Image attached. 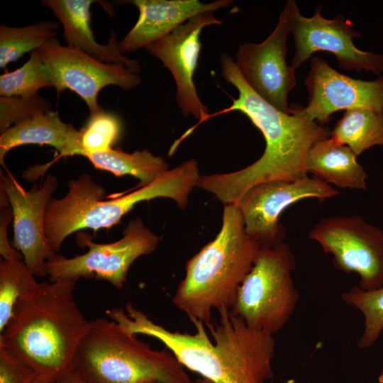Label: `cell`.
I'll return each mask as SVG.
<instances>
[{"instance_id": "24", "label": "cell", "mask_w": 383, "mask_h": 383, "mask_svg": "<svg viewBox=\"0 0 383 383\" xmlns=\"http://www.w3.org/2000/svg\"><path fill=\"white\" fill-rule=\"evenodd\" d=\"M37 282L23 260L0 262V332L13 318L16 306Z\"/></svg>"}, {"instance_id": "1", "label": "cell", "mask_w": 383, "mask_h": 383, "mask_svg": "<svg viewBox=\"0 0 383 383\" xmlns=\"http://www.w3.org/2000/svg\"><path fill=\"white\" fill-rule=\"evenodd\" d=\"M217 322L192 321L194 334L171 331L150 320L131 304L107 316L131 334L162 342L189 370L214 383H267L274 377L273 335L249 327L232 309L221 308Z\"/></svg>"}, {"instance_id": "17", "label": "cell", "mask_w": 383, "mask_h": 383, "mask_svg": "<svg viewBox=\"0 0 383 383\" xmlns=\"http://www.w3.org/2000/svg\"><path fill=\"white\" fill-rule=\"evenodd\" d=\"M127 2L139 11L137 22L119 43L124 55L145 48L194 16L204 12L228 7L231 0H217L210 3L199 0H132Z\"/></svg>"}, {"instance_id": "34", "label": "cell", "mask_w": 383, "mask_h": 383, "mask_svg": "<svg viewBox=\"0 0 383 383\" xmlns=\"http://www.w3.org/2000/svg\"><path fill=\"white\" fill-rule=\"evenodd\" d=\"M379 383H383V370L380 374V375L379 376Z\"/></svg>"}, {"instance_id": "12", "label": "cell", "mask_w": 383, "mask_h": 383, "mask_svg": "<svg viewBox=\"0 0 383 383\" xmlns=\"http://www.w3.org/2000/svg\"><path fill=\"white\" fill-rule=\"evenodd\" d=\"M48 67L53 87L57 91L70 89L87 104L89 113L103 110L98 104L99 91L106 86L123 89L141 83L138 74L122 64L106 63L71 45H62L56 38L38 49Z\"/></svg>"}, {"instance_id": "15", "label": "cell", "mask_w": 383, "mask_h": 383, "mask_svg": "<svg viewBox=\"0 0 383 383\" xmlns=\"http://www.w3.org/2000/svg\"><path fill=\"white\" fill-rule=\"evenodd\" d=\"M0 187L6 192L13 213V247L35 276L47 277L45 263L53 260L55 252L46 238L45 215L57 180L48 174L43 184L24 189L9 171L0 174Z\"/></svg>"}, {"instance_id": "21", "label": "cell", "mask_w": 383, "mask_h": 383, "mask_svg": "<svg viewBox=\"0 0 383 383\" xmlns=\"http://www.w3.org/2000/svg\"><path fill=\"white\" fill-rule=\"evenodd\" d=\"M98 170L116 176L131 175L140 180V187L149 184L167 172L169 165L161 157L147 149L128 153L119 148L106 152L90 153L84 156Z\"/></svg>"}, {"instance_id": "14", "label": "cell", "mask_w": 383, "mask_h": 383, "mask_svg": "<svg viewBox=\"0 0 383 383\" xmlns=\"http://www.w3.org/2000/svg\"><path fill=\"white\" fill-rule=\"evenodd\" d=\"M305 84L308 105L292 104V115L324 125L330 122L333 113L341 110L383 113V77L374 81L353 79L333 69L323 58L313 56Z\"/></svg>"}, {"instance_id": "6", "label": "cell", "mask_w": 383, "mask_h": 383, "mask_svg": "<svg viewBox=\"0 0 383 383\" xmlns=\"http://www.w3.org/2000/svg\"><path fill=\"white\" fill-rule=\"evenodd\" d=\"M72 368L84 383H193L167 348L152 349L104 318L89 321Z\"/></svg>"}, {"instance_id": "32", "label": "cell", "mask_w": 383, "mask_h": 383, "mask_svg": "<svg viewBox=\"0 0 383 383\" xmlns=\"http://www.w3.org/2000/svg\"><path fill=\"white\" fill-rule=\"evenodd\" d=\"M33 383H55V382L38 376L36 379L33 382Z\"/></svg>"}, {"instance_id": "5", "label": "cell", "mask_w": 383, "mask_h": 383, "mask_svg": "<svg viewBox=\"0 0 383 383\" xmlns=\"http://www.w3.org/2000/svg\"><path fill=\"white\" fill-rule=\"evenodd\" d=\"M198 162L187 160L169 170L152 183L126 195L103 201L105 189L83 174L68 182L65 196L49 202L45 215V232L52 249L57 252L72 233L89 228L97 231L117 225L123 216L143 201L170 198L184 209L189 195L200 177Z\"/></svg>"}, {"instance_id": "31", "label": "cell", "mask_w": 383, "mask_h": 383, "mask_svg": "<svg viewBox=\"0 0 383 383\" xmlns=\"http://www.w3.org/2000/svg\"><path fill=\"white\" fill-rule=\"evenodd\" d=\"M55 383H84L78 373L72 368L59 379Z\"/></svg>"}, {"instance_id": "18", "label": "cell", "mask_w": 383, "mask_h": 383, "mask_svg": "<svg viewBox=\"0 0 383 383\" xmlns=\"http://www.w3.org/2000/svg\"><path fill=\"white\" fill-rule=\"evenodd\" d=\"M93 0H43L63 27V37L68 45L73 46L106 63L122 64L138 74L140 61L131 59L120 50L116 33L111 30L107 44L97 43L91 27L90 8Z\"/></svg>"}, {"instance_id": "8", "label": "cell", "mask_w": 383, "mask_h": 383, "mask_svg": "<svg viewBox=\"0 0 383 383\" xmlns=\"http://www.w3.org/2000/svg\"><path fill=\"white\" fill-rule=\"evenodd\" d=\"M91 235L81 232L77 244L87 252L72 258L61 255L45 263L48 281L81 278L102 279L122 289L128 270L139 257L152 253L160 243V237L148 228L140 218L131 220L123 237L110 243H94Z\"/></svg>"}, {"instance_id": "19", "label": "cell", "mask_w": 383, "mask_h": 383, "mask_svg": "<svg viewBox=\"0 0 383 383\" xmlns=\"http://www.w3.org/2000/svg\"><path fill=\"white\" fill-rule=\"evenodd\" d=\"M29 144L52 146L58 151V158L82 152L79 131L52 110L19 122L1 134V164L4 166V157L11 150Z\"/></svg>"}, {"instance_id": "3", "label": "cell", "mask_w": 383, "mask_h": 383, "mask_svg": "<svg viewBox=\"0 0 383 383\" xmlns=\"http://www.w3.org/2000/svg\"><path fill=\"white\" fill-rule=\"evenodd\" d=\"M77 282H36L18 302L0 335L5 348L38 376L55 382L72 369L87 321L74 299Z\"/></svg>"}, {"instance_id": "11", "label": "cell", "mask_w": 383, "mask_h": 383, "mask_svg": "<svg viewBox=\"0 0 383 383\" xmlns=\"http://www.w3.org/2000/svg\"><path fill=\"white\" fill-rule=\"evenodd\" d=\"M290 1L289 31L295 48L291 66L295 70L315 52L323 50L333 54L339 66L345 70H365L376 74L383 72V55L357 48L353 40L361 34L343 15L338 14L333 19L325 18L321 15L319 6L312 17H304L296 1Z\"/></svg>"}, {"instance_id": "22", "label": "cell", "mask_w": 383, "mask_h": 383, "mask_svg": "<svg viewBox=\"0 0 383 383\" xmlns=\"http://www.w3.org/2000/svg\"><path fill=\"white\" fill-rule=\"evenodd\" d=\"M331 138L348 146L357 156L374 145H382L383 113L346 110L331 131Z\"/></svg>"}, {"instance_id": "35", "label": "cell", "mask_w": 383, "mask_h": 383, "mask_svg": "<svg viewBox=\"0 0 383 383\" xmlns=\"http://www.w3.org/2000/svg\"><path fill=\"white\" fill-rule=\"evenodd\" d=\"M152 383H162V382H152Z\"/></svg>"}, {"instance_id": "28", "label": "cell", "mask_w": 383, "mask_h": 383, "mask_svg": "<svg viewBox=\"0 0 383 383\" xmlns=\"http://www.w3.org/2000/svg\"><path fill=\"white\" fill-rule=\"evenodd\" d=\"M51 111L50 102L38 94L30 97H0V133L35 115Z\"/></svg>"}, {"instance_id": "27", "label": "cell", "mask_w": 383, "mask_h": 383, "mask_svg": "<svg viewBox=\"0 0 383 383\" xmlns=\"http://www.w3.org/2000/svg\"><path fill=\"white\" fill-rule=\"evenodd\" d=\"M82 155L106 152L120 138L122 123L115 113L101 111L89 114L84 126L79 131Z\"/></svg>"}, {"instance_id": "30", "label": "cell", "mask_w": 383, "mask_h": 383, "mask_svg": "<svg viewBox=\"0 0 383 383\" xmlns=\"http://www.w3.org/2000/svg\"><path fill=\"white\" fill-rule=\"evenodd\" d=\"M13 220V213L8 196L0 187V253L4 260H23L22 254L9 241L8 227Z\"/></svg>"}, {"instance_id": "7", "label": "cell", "mask_w": 383, "mask_h": 383, "mask_svg": "<svg viewBox=\"0 0 383 383\" xmlns=\"http://www.w3.org/2000/svg\"><path fill=\"white\" fill-rule=\"evenodd\" d=\"M295 257L284 242L261 247L232 309L250 328L273 335L294 313L299 299L292 273Z\"/></svg>"}, {"instance_id": "16", "label": "cell", "mask_w": 383, "mask_h": 383, "mask_svg": "<svg viewBox=\"0 0 383 383\" xmlns=\"http://www.w3.org/2000/svg\"><path fill=\"white\" fill-rule=\"evenodd\" d=\"M223 22L213 11L201 13L145 48L172 73L177 87V101L183 115L187 117L191 114L199 123L206 121L209 115L193 80L201 48L199 36L204 28Z\"/></svg>"}, {"instance_id": "9", "label": "cell", "mask_w": 383, "mask_h": 383, "mask_svg": "<svg viewBox=\"0 0 383 383\" xmlns=\"http://www.w3.org/2000/svg\"><path fill=\"white\" fill-rule=\"evenodd\" d=\"M309 238L333 256L334 266L360 277L367 291L383 287V231L359 216L324 218L310 231Z\"/></svg>"}, {"instance_id": "26", "label": "cell", "mask_w": 383, "mask_h": 383, "mask_svg": "<svg viewBox=\"0 0 383 383\" xmlns=\"http://www.w3.org/2000/svg\"><path fill=\"white\" fill-rule=\"evenodd\" d=\"M341 299L365 317V329L357 346L360 349L372 347L383 330V287L371 291L353 287L342 294Z\"/></svg>"}, {"instance_id": "36", "label": "cell", "mask_w": 383, "mask_h": 383, "mask_svg": "<svg viewBox=\"0 0 383 383\" xmlns=\"http://www.w3.org/2000/svg\"></svg>"}, {"instance_id": "13", "label": "cell", "mask_w": 383, "mask_h": 383, "mask_svg": "<svg viewBox=\"0 0 383 383\" xmlns=\"http://www.w3.org/2000/svg\"><path fill=\"white\" fill-rule=\"evenodd\" d=\"M290 13L289 0L271 34L260 43L241 45L235 61L252 90L274 108L288 114V96L296 84L295 70L286 62Z\"/></svg>"}, {"instance_id": "25", "label": "cell", "mask_w": 383, "mask_h": 383, "mask_svg": "<svg viewBox=\"0 0 383 383\" xmlns=\"http://www.w3.org/2000/svg\"><path fill=\"white\" fill-rule=\"evenodd\" d=\"M53 87L51 73L38 50L20 68L0 76L1 96L30 97L43 88Z\"/></svg>"}, {"instance_id": "33", "label": "cell", "mask_w": 383, "mask_h": 383, "mask_svg": "<svg viewBox=\"0 0 383 383\" xmlns=\"http://www.w3.org/2000/svg\"><path fill=\"white\" fill-rule=\"evenodd\" d=\"M195 383H214V382L203 377L202 379H197Z\"/></svg>"}, {"instance_id": "10", "label": "cell", "mask_w": 383, "mask_h": 383, "mask_svg": "<svg viewBox=\"0 0 383 383\" xmlns=\"http://www.w3.org/2000/svg\"><path fill=\"white\" fill-rule=\"evenodd\" d=\"M339 192L329 184L309 175L294 181L273 180L254 185L235 203L244 220L247 234L261 247L284 242L286 230L279 216L304 199L323 201Z\"/></svg>"}, {"instance_id": "4", "label": "cell", "mask_w": 383, "mask_h": 383, "mask_svg": "<svg viewBox=\"0 0 383 383\" xmlns=\"http://www.w3.org/2000/svg\"><path fill=\"white\" fill-rule=\"evenodd\" d=\"M260 248L247 234L238 205L225 204L219 233L187 262L174 304L192 321L211 323L213 309L234 306Z\"/></svg>"}, {"instance_id": "23", "label": "cell", "mask_w": 383, "mask_h": 383, "mask_svg": "<svg viewBox=\"0 0 383 383\" xmlns=\"http://www.w3.org/2000/svg\"><path fill=\"white\" fill-rule=\"evenodd\" d=\"M59 23L41 21L23 27L0 26V67L17 60L26 52L45 45L57 35Z\"/></svg>"}, {"instance_id": "29", "label": "cell", "mask_w": 383, "mask_h": 383, "mask_svg": "<svg viewBox=\"0 0 383 383\" xmlns=\"http://www.w3.org/2000/svg\"><path fill=\"white\" fill-rule=\"evenodd\" d=\"M37 377L30 366L0 346V383H33Z\"/></svg>"}, {"instance_id": "2", "label": "cell", "mask_w": 383, "mask_h": 383, "mask_svg": "<svg viewBox=\"0 0 383 383\" xmlns=\"http://www.w3.org/2000/svg\"><path fill=\"white\" fill-rule=\"evenodd\" d=\"M221 72L227 82L238 91L232 104L213 116L230 111L245 114L262 133L265 149L249 166L235 172L200 176L196 187L224 204H235L255 184L273 181H294L308 176L306 160L311 147L331 137L324 125L279 111L265 101L246 83L235 61L227 53L220 56Z\"/></svg>"}, {"instance_id": "20", "label": "cell", "mask_w": 383, "mask_h": 383, "mask_svg": "<svg viewBox=\"0 0 383 383\" xmlns=\"http://www.w3.org/2000/svg\"><path fill=\"white\" fill-rule=\"evenodd\" d=\"M357 157L348 146L330 137L311 147L307 156L306 172L340 188L365 189L367 174Z\"/></svg>"}]
</instances>
